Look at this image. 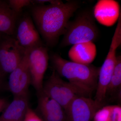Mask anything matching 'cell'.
I'll list each match as a JSON object with an SVG mask.
<instances>
[{
	"instance_id": "cell-1",
	"label": "cell",
	"mask_w": 121,
	"mask_h": 121,
	"mask_svg": "<svg viewBox=\"0 0 121 121\" xmlns=\"http://www.w3.org/2000/svg\"><path fill=\"white\" fill-rule=\"evenodd\" d=\"M79 7V3L75 1L33 5L31 12L33 19L47 45L52 47L56 44L64 34L70 18Z\"/></svg>"
},
{
	"instance_id": "cell-2",
	"label": "cell",
	"mask_w": 121,
	"mask_h": 121,
	"mask_svg": "<svg viewBox=\"0 0 121 121\" xmlns=\"http://www.w3.org/2000/svg\"><path fill=\"white\" fill-rule=\"evenodd\" d=\"M49 59L53 70L60 77L67 79L85 97H90L96 90L100 67L69 61L56 53L51 54Z\"/></svg>"
},
{
	"instance_id": "cell-3",
	"label": "cell",
	"mask_w": 121,
	"mask_h": 121,
	"mask_svg": "<svg viewBox=\"0 0 121 121\" xmlns=\"http://www.w3.org/2000/svg\"><path fill=\"white\" fill-rule=\"evenodd\" d=\"M99 35L93 14L88 11L78 15L69 21L64 34L60 46L62 47L86 42H94Z\"/></svg>"
},
{
	"instance_id": "cell-4",
	"label": "cell",
	"mask_w": 121,
	"mask_h": 121,
	"mask_svg": "<svg viewBox=\"0 0 121 121\" xmlns=\"http://www.w3.org/2000/svg\"><path fill=\"white\" fill-rule=\"evenodd\" d=\"M42 92L58 103L65 111L76 98L85 97L73 84L63 80L54 70L49 78L43 82Z\"/></svg>"
},
{
	"instance_id": "cell-5",
	"label": "cell",
	"mask_w": 121,
	"mask_h": 121,
	"mask_svg": "<svg viewBox=\"0 0 121 121\" xmlns=\"http://www.w3.org/2000/svg\"><path fill=\"white\" fill-rule=\"evenodd\" d=\"M26 51L15 38L0 33V70L5 75L10 73L21 62Z\"/></svg>"
},
{
	"instance_id": "cell-6",
	"label": "cell",
	"mask_w": 121,
	"mask_h": 121,
	"mask_svg": "<svg viewBox=\"0 0 121 121\" xmlns=\"http://www.w3.org/2000/svg\"><path fill=\"white\" fill-rule=\"evenodd\" d=\"M27 50L31 84L37 93H40L42 91L49 60L47 48L43 45Z\"/></svg>"
},
{
	"instance_id": "cell-7",
	"label": "cell",
	"mask_w": 121,
	"mask_h": 121,
	"mask_svg": "<svg viewBox=\"0 0 121 121\" xmlns=\"http://www.w3.org/2000/svg\"><path fill=\"white\" fill-rule=\"evenodd\" d=\"M31 82L27 52L26 50L21 62L10 73L7 88L13 97L28 95L29 87Z\"/></svg>"
},
{
	"instance_id": "cell-8",
	"label": "cell",
	"mask_w": 121,
	"mask_h": 121,
	"mask_svg": "<svg viewBox=\"0 0 121 121\" xmlns=\"http://www.w3.org/2000/svg\"><path fill=\"white\" fill-rule=\"evenodd\" d=\"M98 109L94 100L90 97H77L65 111L67 121H91Z\"/></svg>"
},
{
	"instance_id": "cell-9",
	"label": "cell",
	"mask_w": 121,
	"mask_h": 121,
	"mask_svg": "<svg viewBox=\"0 0 121 121\" xmlns=\"http://www.w3.org/2000/svg\"><path fill=\"white\" fill-rule=\"evenodd\" d=\"M15 39L25 50L43 45L39 33L28 15H24L20 21L17 28Z\"/></svg>"
},
{
	"instance_id": "cell-10",
	"label": "cell",
	"mask_w": 121,
	"mask_h": 121,
	"mask_svg": "<svg viewBox=\"0 0 121 121\" xmlns=\"http://www.w3.org/2000/svg\"><path fill=\"white\" fill-rule=\"evenodd\" d=\"M36 113L43 121H67L65 110L54 99L41 91L37 93Z\"/></svg>"
},
{
	"instance_id": "cell-11",
	"label": "cell",
	"mask_w": 121,
	"mask_h": 121,
	"mask_svg": "<svg viewBox=\"0 0 121 121\" xmlns=\"http://www.w3.org/2000/svg\"><path fill=\"white\" fill-rule=\"evenodd\" d=\"M29 107L28 95L13 97L2 112L0 121H23Z\"/></svg>"
},
{
	"instance_id": "cell-12",
	"label": "cell",
	"mask_w": 121,
	"mask_h": 121,
	"mask_svg": "<svg viewBox=\"0 0 121 121\" xmlns=\"http://www.w3.org/2000/svg\"><path fill=\"white\" fill-rule=\"evenodd\" d=\"M96 55V46L92 42L73 45L68 53L71 61L83 65L91 64L95 59Z\"/></svg>"
},
{
	"instance_id": "cell-13",
	"label": "cell",
	"mask_w": 121,
	"mask_h": 121,
	"mask_svg": "<svg viewBox=\"0 0 121 121\" xmlns=\"http://www.w3.org/2000/svg\"><path fill=\"white\" fill-rule=\"evenodd\" d=\"M19 15L10 8L7 1L0 0V33L13 36Z\"/></svg>"
},
{
	"instance_id": "cell-14",
	"label": "cell",
	"mask_w": 121,
	"mask_h": 121,
	"mask_svg": "<svg viewBox=\"0 0 121 121\" xmlns=\"http://www.w3.org/2000/svg\"><path fill=\"white\" fill-rule=\"evenodd\" d=\"M121 56H117V62L106 92L107 97L121 99Z\"/></svg>"
},
{
	"instance_id": "cell-15",
	"label": "cell",
	"mask_w": 121,
	"mask_h": 121,
	"mask_svg": "<svg viewBox=\"0 0 121 121\" xmlns=\"http://www.w3.org/2000/svg\"><path fill=\"white\" fill-rule=\"evenodd\" d=\"M111 105L103 106L97 111L93 119L94 121H111Z\"/></svg>"
},
{
	"instance_id": "cell-16",
	"label": "cell",
	"mask_w": 121,
	"mask_h": 121,
	"mask_svg": "<svg viewBox=\"0 0 121 121\" xmlns=\"http://www.w3.org/2000/svg\"><path fill=\"white\" fill-rule=\"evenodd\" d=\"M7 1L12 9L19 15L24 8L32 4V0H9Z\"/></svg>"
},
{
	"instance_id": "cell-17",
	"label": "cell",
	"mask_w": 121,
	"mask_h": 121,
	"mask_svg": "<svg viewBox=\"0 0 121 121\" xmlns=\"http://www.w3.org/2000/svg\"><path fill=\"white\" fill-rule=\"evenodd\" d=\"M23 121H43L41 117L35 111L29 107Z\"/></svg>"
},
{
	"instance_id": "cell-18",
	"label": "cell",
	"mask_w": 121,
	"mask_h": 121,
	"mask_svg": "<svg viewBox=\"0 0 121 121\" xmlns=\"http://www.w3.org/2000/svg\"><path fill=\"white\" fill-rule=\"evenodd\" d=\"M111 121H121V106L111 105Z\"/></svg>"
},
{
	"instance_id": "cell-19",
	"label": "cell",
	"mask_w": 121,
	"mask_h": 121,
	"mask_svg": "<svg viewBox=\"0 0 121 121\" xmlns=\"http://www.w3.org/2000/svg\"><path fill=\"white\" fill-rule=\"evenodd\" d=\"M62 2L61 0H32V4L34 5H45L47 4H59Z\"/></svg>"
},
{
	"instance_id": "cell-20",
	"label": "cell",
	"mask_w": 121,
	"mask_h": 121,
	"mask_svg": "<svg viewBox=\"0 0 121 121\" xmlns=\"http://www.w3.org/2000/svg\"><path fill=\"white\" fill-rule=\"evenodd\" d=\"M8 100L5 98H0V113L2 112L9 104Z\"/></svg>"
},
{
	"instance_id": "cell-21",
	"label": "cell",
	"mask_w": 121,
	"mask_h": 121,
	"mask_svg": "<svg viewBox=\"0 0 121 121\" xmlns=\"http://www.w3.org/2000/svg\"><path fill=\"white\" fill-rule=\"evenodd\" d=\"M5 75L2 72L0 71V91L3 89L5 86L4 78Z\"/></svg>"
},
{
	"instance_id": "cell-22",
	"label": "cell",
	"mask_w": 121,
	"mask_h": 121,
	"mask_svg": "<svg viewBox=\"0 0 121 121\" xmlns=\"http://www.w3.org/2000/svg\"></svg>"
},
{
	"instance_id": "cell-23",
	"label": "cell",
	"mask_w": 121,
	"mask_h": 121,
	"mask_svg": "<svg viewBox=\"0 0 121 121\" xmlns=\"http://www.w3.org/2000/svg\"></svg>"
}]
</instances>
